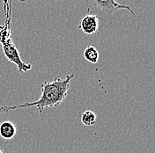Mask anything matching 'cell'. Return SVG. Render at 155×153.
I'll return each instance as SVG.
<instances>
[{"mask_svg": "<svg viewBox=\"0 0 155 153\" xmlns=\"http://www.w3.org/2000/svg\"><path fill=\"white\" fill-rule=\"evenodd\" d=\"M75 76L74 73L67 75L65 78H55L52 81H45L41 87V97L38 100L34 102H26L24 104L16 106H0V114L19 108H28L36 106L40 114L45 108L58 107L65 99L70 89L71 80Z\"/></svg>", "mask_w": 155, "mask_h": 153, "instance_id": "6da1fadb", "label": "cell"}, {"mask_svg": "<svg viewBox=\"0 0 155 153\" xmlns=\"http://www.w3.org/2000/svg\"><path fill=\"white\" fill-rule=\"evenodd\" d=\"M11 19L12 17L5 19V24L4 26H0V43L2 49L7 60L17 66L19 73L28 72L32 69V65L22 61L19 50L12 39V31L10 28Z\"/></svg>", "mask_w": 155, "mask_h": 153, "instance_id": "7a4b0ae2", "label": "cell"}, {"mask_svg": "<svg viewBox=\"0 0 155 153\" xmlns=\"http://www.w3.org/2000/svg\"><path fill=\"white\" fill-rule=\"evenodd\" d=\"M91 5L97 10L104 12L107 15H112L118 10H128L131 14L136 16L135 12L131 10V8L125 5H121L116 2L115 0H89Z\"/></svg>", "mask_w": 155, "mask_h": 153, "instance_id": "3957f363", "label": "cell"}, {"mask_svg": "<svg viewBox=\"0 0 155 153\" xmlns=\"http://www.w3.org/2000/svg\"><path fill=\"white\" fill-rule=\"evenodd\" d=\"M101 19L103 20L104 19L97 16L96 14H94L91 11H88V12L80 20L78 28L84 34L88 35L96 34L99 31V21Z\"/></svg>", "mask_w": 155, "mask_h": 153, "instance_id": "277c9868", "label": "cell"}, {"mask_svg": "<svg viewBox=\"0 0 155 153\" xmlns=\"http://www.w3.org/2000/svg\"><path fill=\"white\" fill-rule=\"evenodd\" d=\"M17 132L16 126L12 122H3L0 124V135L4 139H12Z\"/></svg>", "mask_w": 155, "mask_h": 153, "instance_id": "5b68a950", "label": "cell"}, {"mask_svg": "<svg viewBox=\"0 0 155 153\" xmlns=\"http://www.w3.org/2000/svg\"><path fill=\"white\" fill-rule=\"evenodd\" d=\"M84 57L87 60V62L91 63H97L100 58V54L99 51L94 46L90 45L86 48L84 50Z\"/></svg>", "mask_w": 155, "mask_h": 153, "instance_id": "8992f818", "label": "cell"}, {"mask_svg": "<svg viewBox=\"0 0 155 153\" xmlns=\"http://www.w3.org/2000/svg\"><path fill=\"white\" fill-rule=\"evenodd\" d=\"M97 115L91 110H86L81 115V122L85 126H93L96 122Z\"/></svg>", "mask_w": 155, "mask_h": 153, "instance_id": "52a82bcc", "label": "cell"}, {"mask_svg": "<svg viewBox=\"0 0 155 153\" xmlns=\"http://www.w3.org/2000/svg\"><path fill=\"white\" fill-rule=\"evenodd\" d=\"M4 1V11L5 19L11 17V3L12 0H3ZM20 2H26L27 0H19Z\"/></svg>", "mask_w": 155, "mask_h": 153, "instance_id": "ba28073f", "label": "cell"}, {"mask_svg": "<svg viewBox=\"0 0 155 153\" xmlns=\"http://www.w3.org/2000/svg\"><path fill=\"white\" fill-rule=\"evenodd\" d=\"M0 153H4V151H3L2 150H0Z\"/></svg>", "mask_w": 155, "mask_h": 153, "instance_id": "9c48e42d", "label": "cell"}]
</instances>
